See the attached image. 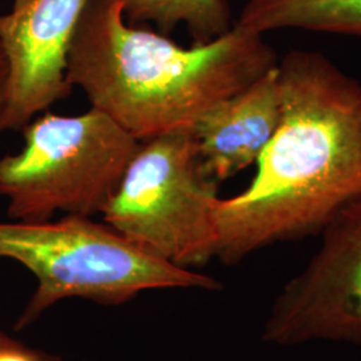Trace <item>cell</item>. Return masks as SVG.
I'll return each mask as SVG.
<instances>
[{"instance_id":"obj_12","label":"cell","mask_w":361,"mask_h":361,"mask_svg":"<svg viewBox=\"0 0 361 361\" xmlns=\"http://www.w3.org/2000/svg\"><path fill=\"white\" fill-rule=\"evenodd\" d=\"M8 90H10V65L3 44L0 42V133L4 131L3 119L8 101Z\"/></svg>"},{"instance_id":"obj_8","label":"cell","mask_w":361,"mask_h":361,"mask_svg":"<svg viewBox=\"0 0 361 361\" xmlns=\"http://www.w3.org/2000/svg\"><path fill=\"white\" fill-rule=\"evenodd\" d=\"M281 107L277 63L202 116L193 130L207 174L219 183L257 164L279 128Z\"/></svg>"},{"instance_id":"obj_7","label":"cell","mask_w":361,"mask_h":361,"mask_svg":"<svg viewBox=\"0 0 361 361\" xmlns=\"http://www.w3.org/2000/svg\"><path fill=\"white\" fill-rule=\"evenodd\" d=\"M90 0H30L0 15V42L10 65L4 130H23L73 86L67 59L79 20Z\"/></svg>"},{"instance_id":"obj_2","label":"cell","mask_w":361,"mask_h":361,"mask_svg":"<svg viewBox=\"0 0 361 361\" xmlns=\"http://www.w3.org/2000/svg\"><path fill=\"white\" fill-rule=\"evenodd\" d=\"M262 35L233 26L207 43L183 47L126 23L119 0H90L67 59V80L91 107L140 142L194 129L217 104L277 66Z\"/></svg>"},{"instance_id":"obj_14","label":"cell","mask_w":361,"mask_h":361,"mask_svg":"<svg viewBox=\"0 0 361 361\" xmlns=\"http://www.w3.org/2000/svg\"><path fill=\"white\" fill-rule=\"evenodd\" d=\"M30 0H13V10H19L23 6H26Z\"/></svg>"},{"instance_id":"obj_11","label":"cell","mask_w":361,"mask_h":361,"mask_svg":"<svg viewBox=\"0 0 361 361\" xmlns=\"http://www.w3.org/2000/svg\"><path fill=\"white\" fill-rule=\"evenodd\" d=\"M0 361H59V359L37 349L28 348L13 338L0 348Z\"/></svg>"},{"instance_id":"obj_5","label":"cell","mask_w":361,"mask_h":361,"mask_svg":"<svg viewBox=\"0 0 361 361\" xmlns=\"http://www.w3.org/2000/svg\"><path fill=\"white\" fill-rule=\"evenodd\" d=\"M219 185L194 130L170 131L141 142L101 214L147 253L194 271L216 258Z\"/></svg>"},{"instance_id":"obj_1","label":"cell","mask_w":361,"mask_h":361,"mask_svg":"<svg viewBox=\"0 0 361 361\" xmlns=\"http://www.w3.org/2000/svg\"><path fill=\"white\" fill-rule=\"evenodd\" d=\"M281 118L245 190L219 198L216 258L320 234L361 197V82L322 52L279 61Z\"/></svg>"},{"instance_id":"obj_4","label":"cell","mask_w":361,"mask_h":361,"mask_svg":"<svg viewBox=\"0 0 361 361\" xmlns=\"http://www.w3.org/2000/svg\"><path fill=\"white\" fill-rule=\"evenodd\" d=\"M25 146L0 158V195L13 221L43 222L55 213L92 217L116 193L141 142L101 110L34 118Z\"/></svg>"},{"instance_id":"obj_6","label":"cell","mask_w":361,"mask_h":361,"mask_svg":"<svg viewBox=\"0 0 361 361\" xmlns=\"http://www.w3.org/2000/svg\"><path fill=\"white\" fill-rule=\"evenodd\" d=\"M320 234L316 255L276 297L262 331L265 343L328 341L361 348V197Z\"/></svg>"},{"instance_id":"obj_3","label":"cell","mask_w":361,"mask_h":361,"mask_svg":"<svg viewBox=\"0 0 361 361\" xmlns=\"http://www.w3.org/2000/svg\"><path fill=\"white\" fill-rule=\"evenodd\" d=\"M0 258L22 264L38 281L16 329L68 298L121 305L146 290L221 288L217 280L155 257L107 224L82 216L0 222Z\"/></svg>"},{"instance_id":"obj_9","label":"cell","mask_w":361,"mask_h":361,"mask_svg":"<svg viewBox=\"0 0 361 361\" xmlns=\"http://www.w3.org/2000/svg\"><path fill=\"white\" fill-rule=\"evenodd\" d=\"M233 26L262 37L304 30L361 38V0H246Z\"/></svg>"},{"instance_id":"obj_10","label":"cell","mask_w":361,"mask_h":361,"mask_svg":"<svg viewBox=\"0 0 361 361\" xmlns=\"http://www.w3.org/2000/svg\"><path fill=\"white\" fill-rule=\"evenodd\" d=\"M130 25L153 23L169 35L183 25L193 43H207L232 28L228 0H119Z\"/></svg>"},{"instance_id":"obj_13","label":"cell","mask_w":361,"mask_h":361,"mask_svg":"<svg viewBox=\"0 0 361 361\" xmlns=\"http://www.w3.org/2000/svg\"><path fill=\"white\" fill-rule=\"evenodd\" d=\"M11 340H13V337H10V336H7L6 334H3V332L0 331V348H1L3 345L8 344Z\"/></svg>"}]
</instances>
